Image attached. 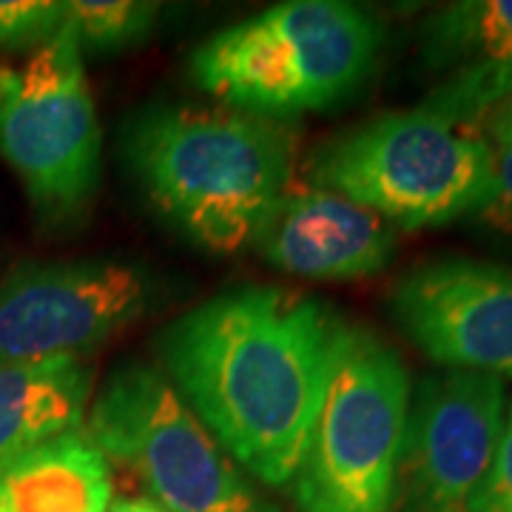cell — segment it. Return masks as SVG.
Returning a JSON list of instances; mask_svg holds the SVG:
<instances>
[{"label": "cell", "instance_id": "cell-1", "mask_svg": "<svg viewBox=\"0 0 512 512\" xmlns=\"http://www.w3.org/2000/svg\"><path fill=\"white\" fill-rule=\"evenodd\" d=\"M342 319L322 299L245 285L217 293L163 330L165 379L265 487H288L328 384Z\"/></svg>", "mask_w": 512, "mask_h": 512}, {"label": "cell", "instance_id": "cell-2", "mask_svg": "<svg viewBox=\"0 0 512 512\" xmlns=\"http://www.w3.org/2000/svg\"><path fill=\"white\" fill-rule=\"evenodd\" d=\"M291 120L231 106H151L128 126L126 157L151 205L214 254L251 245L293 183Z\"/></svg>", "mask_w": 512, "mask_h": 512}, {"label": "cell", "instance_id": "cell-3", "mask_svg": "<svg viewBox=\"0 0 512 512\" xmlns=\"http://www.w3.org/2000/svg\"><path fill=\"white\" fill-rule=\"evenodd\" d=\"M382 23L345 0H288L211 35L191 77L225 106L268 117L322 111L376 69Z\"/></svg>", "mask_w": 512, "mask_h": 512}, {"label": "cell", "instance_id": "cell-4", "mask_svg": "<svg viewBox=\"0 0 512 512\" xmlns=\"http://www.w3.org/2000/svg\"><path fill=\"white\" fill-rule=\"evenodd\" d=\"M410 376L379 333H336L322 402L293 476L296 512H396Z\"/></svg>", "mask_w": 512, "mask_h": 512}, {"label": "cell", "instance_id": "cell-5", "mask_svg": "<svg viewBox=\"0 0 512 512\" xmlns=\"http://www.w3.org/2000/svg\"><path fill=\"white\" fill-rule=\"evenodd\" d=\"M490 174L493 148L476 128L424 109L370 117L330 137L311 160L313 185L404 231L476 214Z\"/></svg>", "mask_w": 512, "mask_h": 512}, {"label": "cell", "instance_id": "cell-6", "mask_svg": "<svg viewBox=\"0 0 512 512\" xmlns=\"http://www.w3.org/2000/svg\"><path fill=\"white\" fill-rule=\"evenodd\" d=\"M83 427L106 461L137 476L165 512H282L157 367L117 370Z\"/></svg>", "mask_w": 512, "mask_h": 512}, {"label": "cell", "instance_id": "cell-7", "mask_svg": "<svg viewBox=\"0 0 512 512\" xmlns=\"http://www.w3.org/2000/svg\"><path fill=\"white\" fill-rule=\"evenodd\" d=\"M100 126L83 49L66 26L23 66H0V157L37 217L74 225L100 188Z\"/></svg>", "mask_w": 512, "mask_h": 512}, {"label": "cell", "instance_id": "cell-8", "mask_svg": "<svg viewBox=\"0 0 512 512\" xmlns=\"http://www.w3.org/2000/svg\"><path fill=\"white\" fill-rule=\"evenodd\" d=\"M148 271L117 259L26 262L0 282V367L83 359L143 319Z\"/></svg>", "mask_w": 512, "mask_h": 512}, {"label": "cell", "instance_id": "cell-9", "mask_svg": "<svg viewBox=\"0 0 512 512\" xmlns=\"http://www.w3.org/2000/svg\"><path fill=\"white\" fill-rule=\"evenodd\" d=\"M504 421V379L473 370L427 376L407 407L396 507L473 512L504 436Z\"/></svg>", "mask_w": 512, "mask_h": 512}, {"label": "cell", "instance_id": "cell-10", "mask_svg": "<svg viewBox=\"0 0 512 512\" xmlns=\"http://www.w3.org/2000/svg\"><path fill=\"white\" fill-rule=\"evenodd\" d=\"M404 336L450 370L512 379V268L470 256L421 262L393 285Z\"/></svg>", "mask_w": 512, "mask_h": 512}, {"label": "cell", "instance_id": "cell-11", "mask_svg": "<svg viewBox=\"0 0 512 512\" xmlns=\"http://www.w3.org/2000/svg\"><path fill=\"white\" fill-rule=\"evenodd\" d=\"M251 245L291 276L362 279L387 268L396 254V228L336 191L293 180Z\"/></svg>", "mask_w": 512, "mask_h": 512}, {"label": "cell", "instance_id": "cell-12", "mask_svg": "<svg viewBox=\"0 0 512 512\" xmlns=\"http://www.w3.org/2000/svg\"><path fill=\"white\" fill-rule=\"evenodd\" d=\"M427 69L444 80L419 109L458 126L512 94V0H458L436 9L419 32Z\"/></svg>", "mask_w": 512, "mask_h": 512}, {"label": "cell", "instance_id": "cell-13", "mask_svg": "<svg viewBox=\"0 0 512 512\" xmlns=\"http://www.w3.org/2000/svg\"><path fill=\"white\" fill-rule=\"evenodd\" d=\"M92 390L94 373L83 359L0 367V470L83 427Z\"/></svg>", "mask_w": 512, "mask_h": 512}, {"label": "cell", "instance_id": "cell-14", "mask_svg": "<svg viewBox=\"0 0 512 512\" xmlns=\"http://www.w3.org/2000/svg\"><path fill=\"white\" fill-rule=\"evenodd\" d=\"M111 464L86 427L23 453L0 470V512H109Z\"/></svg>", "mask_w": 512, "mask_h": 512}, {"label": "cell", "instance_id": "cell-15", "mask_svg": "<svg viewBox=\"0 0 512 512\" xmlns=\"http://www.w3.org/2000/svg\"><path fill=\"white\" fill-rule=\"evenodd\" d=\"M157 15V3L140 0H66V26L83 52H117L140 43Z\"/></svg>", "mask_w": 512, "mask_h": 512}, {"label": "cell", "instance_id": "cell-16", "mask_svg": "<svg viewBox=\"0 0 512 512\" xmlns=\"http://www.w3.org/2000/svg\"><path fill=\"white\" fill-rule=\"evenodd\" d=\"M66 29V0H0V49H40Z\"/></svg>", "mask_w": 512, "mask_h": 512}, {"label": "cell", "instance_id": "cell-17", "mask_svg": "<svg viewBox=\"0 0 512 512\" xmlns=\"http://www.w3.org/2000/svg\"><path fill=\"white\" fill-rule=\"evenodd\" d=\"M476 217L512 237V148H493V174Z\"/></svg>", "mask_w": 512, "mask_h": 512}, {"label": "cell", "instance_id": "cell-18", "mask_svg": "<svg viewBox=\"0 0 512 512\" xmlns=\"http://www.w3.org/2000/svg\"><path fill=\"white\" fill-rule=\"evenodd\" d=\"M473 512H512V407L504 421V436L498 444L490 476L478 493Z\"/></svg>", "mask_w": 512, "mask_h": 512}, {"label": "cell", "instance_id": "cell-19", "mask_svg": "<svg viewBox=\"0 0 512 512\" xmlns=\"http://www.w3.org/2000/svg\"><path fill=\"white\" fill-rule=\"evenodd\" d=\"M473 128L490 143V148H512V94L484 111Z\"/></svg>", "mask_w": 512, "mask_h": 512}, {"label": "cell", "instance_id": "cell-20", "mask_svg": "<svg viewBox=\"0 0 512 512\" xmlns=\"http://www.w3.org/2000/svg\"><path fill=\"white\" fill-rule=\"evenodd\" d=\"M109 512H165L163 507H157L148 498H117L111 501Z\"/></svg>", "mask_w": 512, "mask_h": 512}]
</instances>
